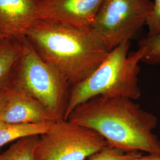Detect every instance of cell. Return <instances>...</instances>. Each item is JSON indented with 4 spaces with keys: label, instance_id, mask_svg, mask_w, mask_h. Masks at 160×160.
Returning a JSON list of instances; mask_svg holds the SVG:
<instances>
[{
    "label": "cell",
    "instance_id": "cell-1",
    "mask_svg": "<svg viewBox=\"0 0 160 160\" xmlns=\"http://www.w3.org/2000/svg\"><path fill=\"white\" fill-rule=\"evenodd\" d=\"M125 97L97 96L78 106L67 119L100 135L109 145L125 152L160 155L154 130L158 118Z\"/></svg>",
    "mask_w": 160,
    "mask_h": 160
},
{
    "label": "cell",
    "instance_id": "cell-2",
    "mask_svg": "<svg viewBox=\"0 0 160 160\" xmlns=\"http://www.w3.org/2000/svg\"><path fill=\"white\" fill-rule=\"evenodd\" d=\"M26 39L39 57L72 86L92 74L110 50L92 28H76L38 20Z\"/></svg>",
    "mask_w": 160,
    "mask_h": 160
},
{
    "label": "cell",
    "instance_id": "cell-3",
    "mask_svg": "<svg viewBox=\"0 0 160 160\" xmlns=\"http://www.w3.org/2000/svg\"><path fill=\"white\" fill-rule=\"evenodd\" d=\"M130 45V42H126L114 48L92 74L72 87L65 120L78 106L93 97H125L136 100L141 97L138 75L145 50L139 48L129 53Z\"/></svg>",
    "mask_w": 160,
    "mask_h": 160
},
{
    "label": "cell",
    "instance_id": "cell-4",
    "mask_svg": "<svg viewBox=\"0 0 160 160\" xmlns=\"http://www.w3.org/2000/svg\"><path fill=\"white\" fill-rule=\"evenodd\" d=\"M9 86L25 92L38 100L56 122L65 119L72 86L39 57L26 38Z\"/></svg>",
    "mask_w": 160,
    "mask_h": 160
},
{
    "label": "cell",
    "instance_id": "cell-5",
    "mask_svg": "<svg viewBox=\"0 0 160 160\" xmlns=\"http://www.w3.org/2000/svg\"><path fill=\"white\" fill-rule=\"evenodd\" d=\"M108 145L94 130L63 119L39 136L36 155L39 160H85Z\"/></svg>",
    "mask_w": 160,
    "mask_h": 160
},
{
    "label": "cell",
    "instance_id": "cell-6",
    "mask_svg": "<svg viewBox=\"0 0 160 160\" xmlns=\"http://www.w3.org/2000/svg\"><path fill=\"white\" fill-rule=\"evenodd\" d=\"M152 6L151 0H104L92 28L111 51L145 25Z\"/></svg>",
    "mask_w": 160,
    "mask_h": 160
},
{
    "label": "cell",
    "instance_id": "cell-7",
    "mask_svg": "<svg viewBox=\"0 0 160 160\" xmlns=\"http://www.w3.org/2000/svg\"><path fill=\"white\" fill-rule=\"evenodd\" d=\"M104 0H39V19L76 28H92Z\"/></svg>",
    "mask_w": 160,
    "mask_h": 160
},
{
    "label": "cell",
    "instance_id": "cell-8",
    "mask_svg": "<svg viewBox=\"0 0 160 160\" xmlns=\"http://www.w3.org/2000/svg\"><path fill=\"white\" fill-rule=\"evenodd\" d=\"M38 20L34 0H0V33L7 38L23 40Z\"/></svg>",
    "mask_w": 160,
    "mask_h": 160
},
{
    "label": "cell",
    "instance_id": "cell-9",
    "mask_svg": "<svg viewBox=\"0 0 160 160\" xmlns=\"http://www.w3.org/2000/svg\"><path fill=\"white\" fill-rule=\"evenodd\" d=\"M11 92L0 121L16 124L43 123L56 122L46 108L34 98L10 87Z\"/></svg>",
    "mask_w": 160,
    "mask_h": 160
},
{
    "label": "cell",
    "instance_id": "cell-10",
    "mask_svg": "<svg viewBox=\"0 0 160 160\" xmlns=\"http://www.w3.org/2000/svg\"><path fill=\"white\" fill-rule=\"evenodd\" d=\"M24 39L0 40V90L9 87L12 71L23 52Z\"/></svg>",
    "mask_w": 160,
    "mask_h": 160
},
{
    "label": "cell",
    "instance_id": "cell-11",
    "mask_svg": "<svg viewBox=\"0 0 160 160\" xmlns=\"http://www.w3.org/2000/svg\"><path fill=\"white\" fill-rule=\"evenodd\" d=\"M53 123L16 124L0 121V149L6 144L23 138L44 134Z\"/></svg>",
    "mask_w": 160,
    "mask_h": 160
},
{
    "label": "cell",
    "instance_id": "cell-12",
    "mask_svg": "<svg viewBox=\"0 0 160 160\" xmlns=\"http://www.w3.org/2000/svg\"><path fill=\"white\" fill-rule=\"evenodd\" d=\"M39 138L32 136L17 140L6 151L0 153V160H39L36 155Z\"/></svg>",
    "mask_w": 160,
    "mask_h": 160
},
{
    "label": "cell",
    "instance_id": "cell-13",
    "mask_svg": "<svg viewBox=\"0 0 160 160\" xmlns=\"http://www.w3.org/2000/svg\"><path fill=\"white\" fill-rule=\"evenodd\" d=\"M138 46L145 50L142 61L160 65V34L148 36L139 41Z\"/></svg>",
    "mask_w": 160,
    "mask_h": 160
},
{
    "label": "cell",
    "instance_id": "cell-14",
    "mask_svg": "<svg viewBox=\"0 0 160 160\" xmlns=\"http://www.w3.org/2000/svg\"><path fill=\"white\" fill-rule=\"evenodd\" d=\"M142 155L141 152H125L109 145L92 155L88 160H129Z\"/></svg>",
    "mask_w": 160,
    "mask_h": 160
},
{
    "label": "cell",
    "instance_id": "cell-15",
    "mask_svg": "<svg viewBox=\"0 0 160 160\" xmlns=\"http://www.w3.org/2000/svg\"><path fill=\"white\" fill-rule=\"evenodd\" d=\"M145 25L148 27V36L160 34V0H154L152 10Z\"/></svg>",
    "mask_w": 160,
    "mask_h": 160
},
{
    "label": "cell",
    "instance_id": "cell-16",
    "mask_svg": "<svg viewBox=\"0 0 160 160\" xmlns=\"http://www.w3.org/2000/svg\"><path fill=\"white\" fill-rule=\"evenodd\" d=\"M11 92L10 87H8L6 88L0 90V113L4 108L6 103L8 101Z\"/></svg>",
    "mask_w": 160,
    "mask_h": 160
},
{
    "label": "cell",
    "instance_id": "cell-17",
    "mask_svg": "<svg viewBox=\"0 0 160 160\" xmlns=\"http://www.w3.org/2000/svg\"><path fill=\"white\" fill-rule=\"evenodd\" d=\"M129 160H160V155L154 154H148L147 155H142Z\"/></svg>",
    "mask_w": 160,
    "mask_h": 160
},
{
    "label": "cell",
    "instance_id": "cell-18",
    "mask_svg": "<svg viewBox=\"0 0 160 160\" xmlns=\"http://www.w3.org/2000/svg\"><path fill=\"white\" fill-rule=\"evenodd\" d=\"M6 38L7 37H6V36H4V34H2L0 33V40L2 39H4V38Z\"/></svg>",
    "mask_w": 160,
    "mask_h": 160
},
{
    "label": "cell",
    "instance_id": "cell-19",
    "mask_svg": "<svg viewBox=\"0 0 160 160\" xmlns=\"http://www.w3.org/2000/svg\"><path fill=\"white\" fill-rule=\"evenodd\" d=\"M34 1H36V2H38L39 0H34Z\"/></svg>",
    "mask_w": 160,
    "mask_h": 160
}]
</instances>
